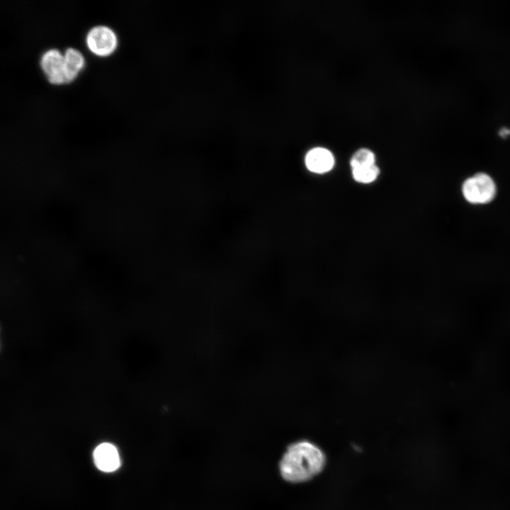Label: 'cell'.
I'll use <instances>...</instances> for the list:
<instances>
[{
	"label": "cell",
	"instance_id": "1",
	"mask_svg": "<svg viewBox=\"0 0 510 510\" xmlns=\"http://www.w3.org/2000/svg\"><path fill=\"white\" fill-rule=\"evenodd\" d=\"M326 464L322 450L308 441H299L286 448L279 461L283 479L291 483L307 482L320 473Z\"/></svg>",
	"mask_w": 510,
	"mask_h": 510
},
{
	"label": "cell",
	"instance_id": "2",
	"mask_svg": "<svg viewBox=\"0 0 510 510\" xmlns=\"http://www.w3.org/2000/svg\"><path fill=\"white\" fill-rule=\"evenodd\" d=\"M465 199L472 204H485L496 195V185L487 174L477 173L467 178L462 185Z\"/></svg>",
	"mask_w": 510,
	"mask_h": 510
},
{
	"label": "cell",
	"instance_id": "3",
	"mask_svg": "<svg viewBox=\"0 0 510 510\" xmlns=\"http://www.w3.org/2000/svg\"><path fill=\"white\" fill-rule=\"evenodd\" d=\"M86 44L89 50L99 56L110 55L115 49L118 39L113 30L105 26H98L87 33Z\"/></svg>",
	"mask_w": 510,
	"mask_h": 510
},
{
	"label": "cell",
	"instance_id": "4",
	"mask_svg": "<svg viewBox=\"0 0 510 510\" xmlns=\"http://www.w3.org/2000/svg\"><path fill=\"white\" fill-rule=\"evenodd\" d=\"M40 66L50 83H65L64 55L60 51L50 49L45 52L40 59Z\"/></svg>",
	"mask_w": 510,
	"mask_h": 510
},
{
	"label": "cell",
	"instance_id": "5",
	"mask_svg": "<svg viewBox=\"0 0 510 510\" xmlns=\"http://www.w3.org/2000/svg\"><path fill=\"white\" fill-rule=\"evenodd\" d=\"M335 164L333 154L327 148L316 147L310 149L305 157L306 168L314 174H325L331 171Z\"/></svg>",
	"mask_w": 510,
	"mask_h": 510
},
{
	"label": "cell",
	"instance_id": "6",
	"mask_svg": "<svg viewBox=\"0 0 510 510\" xmlns=\"http://www.w3.org/2000/svg\"><path fill=\"white\" fill-rule=\"evenodd\" d=\"M96 466L101 471L110 472L117 470L120 465V456L116 448L111 443L98 445L94 451Z\"/></svg>",
	"mask_w": 510,
	"mask_h": 510
},
{
	"label": "cell",
	"instance_id": "7",
	"mask_svg": "<svg viewBox=\"0 0 510 510\" xmlns=\"http://www.w3.org/2000/svg\"><path fill=\"white\" fill-rule=\"evenodd\" d=\"M65 83H69L77 76L84 66L82 54L75 48L69 47L64 54Z\"/></svg>",
	"mask_w": 510,
	"mask_h": 510
},
{
	"label": "cell",
	"instance_id": "8",
	"mask_svg": "<svg viewBox=\"0 0 510 510\" xmlns=\"http://www.w3.org/2000/svg\"><path fill=\"white\" fill-rule=\"evenodd\" d=\"M353 178L358 183L368 184L375 181L380 174L376 164L351 169Z\"/></svg>",
	"mask_w": 510,
	"mask_h": 510
},
{
	"label": "cell",
	"instance_id": "9",
	"mask_svg": "<svg viewBox=\"0 0 510 510\" xmlns=\"http://www.w3.org/2000/svg\"><path fill=\"white\" fill-rule=\"evenodd\" d=\"M375 164V155L368 148L358 149L350 159L351 169Z\"/></svg>",
	"mask_w": 510,
	"mask_h": 510
},
{
	"label": "cell",
	"instance_id": "10",
	"mask_svg": "<svg viewBox=\"0 0 510 510\" xmlns=\"http://www.w3.org/2000/svg\"><path fill=\"white\" fill-rule=\"evenodd\" d=\"M499 135L505 139L510 135V128L507 127H502L498 132Z\"/></svg>",
	"mask_w": 510,
	"mask_h": 510
}]
</instances>
